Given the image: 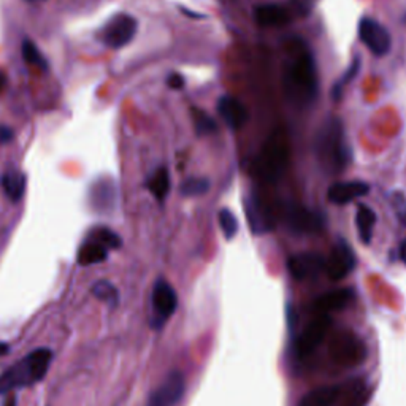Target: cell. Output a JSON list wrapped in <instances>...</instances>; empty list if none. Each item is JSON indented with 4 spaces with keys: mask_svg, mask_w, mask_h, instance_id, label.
I'll list each match as a JSON object with an SVG mask.
<instances>
[{
    "mask_svg": "<svg viewBox=\"0 0 406 406\" xmlns=\"http://www.w3.org/2000/svg\"><path fill=\"white\" fill-rule=\"evenodd\" d=\"M109 247L103 245L99 238H95L92 233L86 238V242L80 246L78 250V264L82 267L100 264L108 256Z\"/></svg>",
    "mask_w": 406,
    "mask_h": 406,
    "instance_id": "19",
    "label": "cell"
},
{
    "mask_svg": "<svg viewBox=\"0 0 406 406\" xmlns=\"http://www.w3.org/2000/svg\"><path fill=\"white\" fill-rule=\"evenodd\" d=\"M184 376L180 371H173L149 397L148 406H175L181 400L186 390Z\"/></svg>",
    "mask_w": 406,
    "mask_h": 406,
    "instance_id": "12",
    "label": "cell"
},
{
    "mask_svg": "<svg viewBox=\"0 0 406 406\" xmlns=\"http://www.w3.org/2000/svg\"><path fill=\"white\" fill-rule=\"evenodd\" d=\"M21 51H23V58L27 62V64L31 65H37L40 68H48V62L46 59L41 56V53L38 51L37 45L33 43L31 40H24L23 41V46H21Z\"/></svg>",
    "mask_w": 406,
    "mask_h": 406,
    "instance_id": "28",
    "label": "cell"
},
{
    "mask_svg": "<svg viewBox=\"0 0 406 406\" xmlns=\"http://www.w3.org/2000/svg\"><path fill=\"white\" fill-rule=\"evenodd\" d=\"M167 85H169V87H170V89H175V91H180V89H183V87H184L186 80H184V77H183L181 73L173 72V73H170V75H169V78H167Z\"/></svg>",
    "mask_w": 406,
    "mask_h": 406,
    "instance_id": "34",
    "label": "cell"
},
{
    "mask_svg": "<svg viewBox=\"0 0 406 406\" xmlns=\"http://www.w3.org/2000/svg\"><path fill=\"white\" fill-rule=\"evenodd\" d=\"M286 224L295 233H318L326 225V218L301 205H289L286 208Z\"/></svg>",
    "mask_w": 406,
    "mask_h": 406,
    "instance_id": "9",
    "label": "cell"
},
{
    "mask_svg": "<svg viewBox=\"0 0 406 406\" xmlns=\"http://www.w3.org/2000/svg\"><path fill=\"white\" fill-rule=\"evenodd\" d=\"M137 29H139V23L134 16L127 13H118L103 26L100 40L113 50H119L134 40Z\"/></svg>",
    "mask_w": 406,
    "mask_h": 406,
    "instance_id": "6",
    "label": "cell"
},
{
    "mask_svg": "<svg viewBox=\"0 0 406 406\" xmlns=\"http://www.w3.org/2000/svg\"><path fill=\"white\" fill-rule=\"evenodd\" d=\"M178 305V295L173 286L165 279H157L153 295H151V306H153V326L162 327Z\"/></svg>",
    "mask_w": 406,
    "mask_h": 406,
    "instance_id": "7",
    "label": "cell"
},
{
    "mask_svg": "<svg viewBox=\"0 0 406 406\" xmlns=\"http://www.w3.org/2000/svg\"><path fill=\"white\" fill-rule=\"evenodd\" d=\"M218 113L221 114V118L227 126L233 130L242 129L247 118H250L246 107L238 99L232 97V95H223L218 100Z\"/></svg>",
    "mask_w": 406,
    "mask_h": 406,
    "instance_id": "16",
    "label": "cell"
},
{
    "mask_svg": "<svg viewBox=\"0 0 406 406\" xmlns=\"http://www.w3.org/2000/svg\"><path fill=\"white\" fill-rule=\"evenodd\" d=\"M13 137H15V134H13V130L10 127L0 126V143L2 144L10 143L13 140Z\"/></svg>",
    "mask_w": 406,
    "mask_h": 406,
    "instance_id": "35",
    "label": "cell"
},
{
    "mask_svg": "<svg viewBox=\"0 0 406 406\" xmlns=\"http://www.w3.org/2000/svg\"><path fill=\"white\" fill-rule=\"evenodd\" d=\"M359 37L375 56H386L392 48L389 31L373 18H363L359 24Z\"/></svg>",
    "mask_w": 406,
    "mask_h": 406,
    "instance_id": "10",
    "label": "cell"
},
{
    "mask_svg": "<svg viewBox=\"0 0 406 406\" xmlns=\"http://www.w3.org/2000/svg\"><path fill=\"white\" fill-rule=\"evenodd\" d=\"M2 188L5 196L9 197L11 202H19L26 191V176L18 170L6 171L2 178Z\"/></svg>",
    "mask_w": 406,
    "mask_h": 406,
    "instance_id": "22",
    "label": "cell"
},
{
    "mask_svg": "<svg viewBox=\"0 0 406 406\" xmlns=\"http://www.w3.org/2000/svg\"><path fill=\"white\" fill-rule=\"evenodd\" d=\"M15 400H16V398H15V397H10V398H9V400H6V402H5V405H4V406H16V402H15Z\"/></svg>",
    "mask_w": 406,
    "mask_h": 406,
    "instance_id": "40",
    "label": "cell"
},
{
    "mask_svg": "<svg viewBox=\"0 0 406 406\" xmlns=\"http://www.w3.org/2000/svg\"><path fill=\"white\" fill-rule=\"evenodd\" d=\"M92 235L95 238H99L103 245L109 247V250H118L119 245H121L119 237L116 235L114 232L109 230V229H103V227H100V229L92 230Z\"/></svg>",
    "mask_w": 406,
    "mask_h": 406,
    "instance_id": "32",
    "label": "cell"
},
{
    "mask_svg": "<svg viewBox=\"0 0 406 406\" xmlns=\"http://www.w3.org/2000/svg\"><path fill=\"white\" fill-rule=\"evenodd\" d=\"M400 257H402L403 262L406 264V240H405V242H403L402 246H400Z\"/></svg>",
    "mask_w": 406,
    "mask_h": 406,
    "instance_id": "36",
    "label": "cell"
},
{
    "mask_svg": "<svg viewBox=\"0 0 406 406\" xmlns=\"http://www.w3.org/2000/svg\"><path fill=\"white\" fill-rule=\"evenodd\" d=\"M359 68H360V58L357 56L353 62H351V65L348 70L345 72V75L340 78V81L336 82V85L333 86V99L335 100H338L341 97V94H343V87H345L348 82H351L354 80V77L357 75V72H359Z\"/></svg>",
    "mask_w": 406,
    "mask_h": 406,
    "instance_id": "30",
    "label": "cell"
},
{
    "mask_svg": "<svg viewBox=\"0 0 406 406\" xmlns=\"http://www.w3.org/2000/svg\"><path fill=\"white\" fill-rule=\"evenodd\" d=\"M292 18L294 15L291 9H286L283 5L265 4V5H257L256 9H254V19H256V23L262 27L284 26L291 23Z\"/></svg>",
    "mask_w": 406,
    "mask_h": 406,
    "instance_id": "17",
    "label": "cell"
},
{
    "mask_svg": "<svg viewBox=\"0 0 406 406\" xmlns=\"http://www.w3.org/2000/svg\"><path fill=\"white\" fill-rule=\"evenodd\" d=\"M356 267V256L351 246L340 240L333 246L330 257L326 260V272L327 277L332 281L345 279L348 274L354 270Z\"/></svg>",
    "mask_w": 406,
    "mask_h": 406,
    "instance_id": "11",
    "label": "cell"
},
{
    "mask_svg": "<svg viewBox=\"0 0 406 406\" xmlns=\"http://www.w3.org/2000/svg\"><path fill=\"white\" fill-rule=\"evenodd\" d=\"M289 156H291V148H289L287 135L283 130H277L268 137L257 157L256 170L259 176L267 183L278 181L287 169Z\"/></svg>",
    "mask_w": 406,
    "mask_h": 406,
    "instance_id": "4",
    "label": "cell"
},
{
    "mask_svg": "<svg viewBox=\"0 0 406 406\" xmlns=\"http://www.w3.org/2000/svg\"><path fill=\"white\" fill-rule=\"evenodd\" d=\"M316 0H292V15L297 13L299 16H306L313 10Z\"/></svg>",
    "mask_w": 406,
    "mask_h": 406,
    "instance_id": "33",
    "label": "cell"
},
{
    "mask_svg": "<svg viewBox=\"0 0 406 406\" xmlns=\"http://www.w3.org/2000/svg\"><path fill=\"white\" fill-rule=\"evenodd\" d=\"M289 273L297 281L318 277L326 268V259L318 252H300L287 260Z\"/></svg>",
    "mask_w": 406,
    "mask_h": 406,
    "instance_id": "13",
    "label": "cell"
},
{
    "mask_svg": "<svg viewBox=\"0 0 406 406\" xmlns=\"http://www.w3.org/2000/svg\"><path fill=\"white\" fill-rule=\"evenodd\" d=\"M316 157L327 173H340L348 167L351 151L345 140V130L340 119L328 118L316 135Z\"/></svg>",
    "mask_w": 406,
    "mask_h": 406,
    "instance_id": "2",
    "label": "cell"
},
{
    "mask_svg": "<svg viewBox=\"0 0 406 406\" xmlns=\"http://www.w3.org/2000/svg\"><path fill=\"white\" fill-rule=\"evenodd\" d=\"M148 189L157 201H164L170 191V175L167 169H157L148 180Z\"/></svg>",
    "mask_w": 406,
    "mask_h": 406,
    "instance_id": "24",
    "label": "cell"
},
{
    "mask_svg": "<svg viewBox=\"0 0 406 406\" xmlns=\"http://www.w3.org/2000/svg\"><path fill=\"white\" fill-rule=\"evenodd\" d=\"M91 198L94 202V206H109V202L114 198L112 186L105 184L103 188H100V186H94V192Z\"/></svg>",
    "mask_w": 406,
    "mask_h": 406,
    "instance_id": "31",
    "label": "cell"
},
{
    "mask_svg": "<svg viewBox=\"0 0 406 406\" xmlns=\"http://www.w3.org/2000/svg\"><path fill=\"white\" fill-rule=\"evenodd\" d=\"M26 2H40V0H26Z\"/></svg>",
    "mask_w": 406,
    "mask_h": 406,
    "instance_id": "41",
    "label": "cell"
},
{
    "mask_svg": "<svg viewBox=\"0 0 406 406\" xmlns=\"http://www.w3.org/2000/svg\"><path fill=\"white\" fill-rule=\"evenodd\" d=\"M340 394L343 395L341 400L338 398L340 406H365L370 397V389L363 381H354Z\"/></svg>",
    "mask_w": 406,
    "mask_h": 406,
    "instance_id": "23",
    "label": "cell"
},
{
    "mask_svg": "<svg viewBox=\"0 0 406 406\" xmlns=\"http://www.w3.org/2000/svg\"><path fill=\"white\" fill-rule=\"evenodd\" d=\"M246 216L254 233L270 232L274 227V218L268 205L257 196H251L246 201Z\"/></svg>",
    "mask_w": 406,
    "mask_h": 406,
    "instance_id": "14",
    "label": "cell"
},
{
    "mask_svg": "<svg viewBox=\"0 0 406 406\" xmlns=\"http://www.w3.org/2000/svg\"><path fill=\"white\" fill-rule=\"evenodd\" d=\"M192 113V119H194V126L198 135H210V134H215L218 130V124L216 121L211 118L210 114H206L203 109L201 108H192L191 109Z\"/></svg>",
    "mask_w": 406,
    "mask_h": 406,
    "instance_id": "26",
    "label": "cell"
},
{
    "mask_svg": "<svg viewBox=\"0 0 406 406\" xmlns=\"http://www.w3.org/2000/svg\"><path fill=\"white\" fill-rule=\"evenodd\" d=\"M92 294L97 297L103 304H107L109 306L118 305L119 301V294L118 289H116L112 283H108L105 279H100L97 283L92 284Z\"/></svg>",
    "mask_w": 406,
    "mask_h": 406,
    "instance_id": "25",
    "label": "cell"
},
{
    "mask_svg": "<svg viewBox=\"0 0 406 406\" xmlns=\"http://www.w3.org/2000/svg\"><path fill=\"white\" fill-rule=\"evenodd\" d=\"M341 388L324 386L318 388L301 398L299 406H333L340 398Z\"/></svg>",
    "mask_w": 406,
    "mask_h": 406,
    "instance_id": "20",
    "label": "cell"
},
{
    "mask_svg": "<svg viewBox=\"0 0 406 406\" xmlns=\"http://www.w3.org/2000/svg\"><path fill=\"white\" fill-rule=\"evenodd\" d=\"M53 353L46 348H38L23 359L13 363L0 375V394H9L15 389L31 388L40 383L51 365Z\"/></svg>",
    "mask_w": 406,
    "mask_h": 406,
    "instance_id": "3",
    "label": "cell"
},
{
    "mask_svg": "<svg viewBox=\"0 0 406 406\" xmlns=\"http://www.w3.org/2000/svg\"><path fill=\"white\" fill-rule=\"evenodd\" d=\"M210 189V181L206 178H188V180L183 181L181 184V194L186 197H197L203 196L205 192H208Z\"/></svg>",
    "mask_w": 406,
    "mask_h": 406,
    "instance_id": "27",
    "label": "cell"
},
{
    "mask_svg": "<svg viewBox=\"0 0 406 406\" xmlns=\"http://www.w3.org/2000/svg\"><path fill=\"white\" fill-rule=\"evenodd\" d=\"M328 354L336 365L345 368L359 367L367 359V348L359 336L351 330H338L328 343Z\"/></svg>",
    "mask_w": 406,
    "mask_h": 406,
    "instance_id": "5",
    "label": "cell"
},
{
    "mask_svg": "<svg viewBox=\"0 0 406 406\" xmlns=\"http://www.w3.org/2000/svg\"><path fill=\"white\" fill-rule=\"evenodd\" d=\"M354 300L353 289H336V291L327 292L314 301L313 311L316 314H328L336 309L346 308Z\"/></svg>",
    "mask_w": 406,
    "mask_h": 406,
    "instance_id": "18",
    "label": "cell"
},
{
    "mask_svg": "<svg viewBox=\"0 0 406 406\" xmlns=\"http://www.w3.org/2000/svg\"><path fill=\"white\" fill-rule=\"evenodd\" d=\"M398 218H400V221L403 225H406V208H403L400 213H398Z\"/></svg>",
    "mask_w": 406,
    "mask_h": 406,
    "instance_id": "39",
    "label": "cell"
},
{
    "mask_svg": "<svg viewBox=\"0 0 406 406\" xmlns=\"http://www.w3.org/2000/svg\"><path fill=\"white\" fill-rule=\"evenodd\" d=\"M356 224H357V230H359L360 242L363 245H370L376 225V213L367 205H359L357 206Z\"/></svg>",
    "mask_w": 406,
    "mask_h": 406,
    "instance_id": "21",
    "label": "cell"
},
{
    "mask_svg": "<svg viewBox=\"0 0 406 406\" xmlns=\"http://www.w3.org/2000/svg\"><path fill=\"white\" fill-rule=\"evenodd\" d=\"M370 192V184L365 181H341L335 183L327 191V198L333 205H348L356 198Z\"/></svg>",
    "mask_w": 406,
    "mask_h": 406,
    "instance_id": "15",
    "label": "cell"
},
{
    "mask_svg": "<svg viewBox=\"0 0 406 406\" xmlns=\"http://www.w3.org/2000/svg\"><path fill=\"white\" fill-rule=\"evenodd\" d=\"M219 225H221V229H223L227 240H232L233 237L237 235L238 219L230 210L224 208V210L219 211Z\"/></svg>",
    "mask_w": 406,
    "mask_h": 406,
    "instance_id": "29",
    "label": "cell"
},
{
    "mask_svg": "<svg viewBox=\"0 0 406 406\" xmlns=\"http://www.w3.org/2000/svg\"><path fill=\"white\" fill-rule=\"evenodd\" d=\"M287 99L299 107H308L318 95V70L314 59L304 45L292 48L291 59L284 68Z\"/></svg>",
    "mask_w": 406,
    "mask_h": 406,
    "instance_id": "1",
    "label": "cell"
},
{
    "mask_svg": "<svg viewBox=\"0 0 406 406\" xmlns=\"http://www.w3.org/2000/svg\"><path fill=\"white\" fill-rule=\"evenodd\" d=\"M330 327H332V318L328 314H316V318L309 321V324L299 336L297 343H295L297 356L308 357L309 354H313L314 349L324 341Z\"/></svg>",
    "mask_w": 406,
    "mask_h": 406,
    "instance_id": "8",
    "label": "cell"
},
{
    "mask_svg": "<svg viewBox=\"0 0 406 406\" xmlns=\"http://www.w3.org/2000/svg\"><path fill=\"white\" fill-rule=\"evenodd\" d=\"M10 353V348L9 345H5V343H0V356H5Z\"/></svg>",
    "mask_w": 406,
    "mask_h": 406,
    "instance_id": "37",
    "label": "cell"
},
{
    "mask_svg": "<svg viewBox=\"0 0 406 406\" xmlns=\"http://www.w3.org/2000/svg\"><path fill=\"white\" fill-rule=\"evenodd\" d=\"M5 81H6V77H5V73L0 70V92H2V89L5 86Z\"/></svg>",
    "mask_w": 406,
    "mask_h": 406,
    "instance_id": "38",
    "label": "cell"
}]
</instances>
